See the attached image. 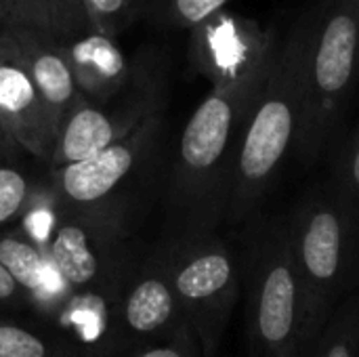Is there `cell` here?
I'll return each instance as SVG.
<instances>
[{
	"instance_id": "277c9868",
	"label": "cell",
	"mask_w": 359,
	"mask_h": 357,
	"mask_svg": "<svg viewBox=\"0 0 359 357\" xmlns=\"http://www.w3.org/2000/svg\"><path fill=\"white\" fill-rule=\"evenodd\" d=\"M242 229L248 357H303L305 307L290 219L255 217Z\"/></svg>"
},
{
	"instance_id": "d6986e66",
	"label": "cell",
	"mask_w": 359,
	"mask_h": 357,
	"mask_svg": "<svg viewBox=\"0 0 359 357\" xmlns=\"http://www.w3.org/2000/svg\"><path fill=\"white\" fill-rule=\"evenodd\" d=\"M229 0H145V11L172 29H196L217 13L225 11Z\"/></svg>"
},
{
	"instance_id": "44dd1931",
	"label": "cell",
	"mask_w": 359,
	"mask_h": 357,
	"mask_svg": "<svg viewBox=\"0 0 359 357\" xmlns=\"http://www.w3.org/2000/svg\"><path fill=\"white\" fill-rule=\"evenodd\" d=\"M328 183L359 223V130L341 151Z\"/></svg>"
},
{
	"instance_id": "ac0fdd59",
	"label": "cell",
	"mask_w": 359,
	"mask_h": 357,
	"mask_svg": "<svg viewBox=\"0 0 359 357\" xmlns=\"http://www.w3.org/2000/svg\"><path fill=\"white\" fill-rule=\"evenodd\" d=\"M309 357H359V292L334 311Z\"/></svg>"
},
{
	"instance_id": "8992f818",
	"label": "cell",
	"mask_w": 359,
	"mask_h": 357,
	"mask_svg": "<svg viewBox=\"0 0 359 357\" xmlns=\"http://www.w3.org/2000/svg\"><path fill=\"white\" fill-rule=\"evenodd\" d=\"M55 202V200H53ZM130 210H76L55 204L42 242L67 299L118 295L139 259L130 248Z\"/></svg>"
},
{
	"instance_id": "5bb4252c",
	"label": "cell",
	"mask_w": 359,
	"mask_h": 357,
	"mask_svg": "<svg viewBox=\"0 0 359 357\" xmlns=\"http://www.w3.org/2000/svg\"><path fill=\"white\" fill-rule=\"evenodd\" d=\"M0 263L32 303L34 318L50 324L67 301V292L44 246L21 223L0 229Z\"/></svg>"
},
{
	"instance_id": "ffe728a7",
	"label": "cell",
	"mask_w": 359,
	"mask_h": 357,
	"mask_svg": "<svg viewBox=\"0 0 359 357\" xmlns=\"http://www.w3.org/2000/svg\"><path fill=\"white\" fill-rule=\"evenodd\" d=\"M84 11L90 29L118 38V34L145 13V0H84Z\"/></svg>"
},
{
	"instance_id": "7402d4cb",
	"label": "cell",
	"mask_w": 359,
	"mask_h": 357,
	"mask_svg": "<svg viewBox=\"0 0 359 357\" xmlns=\"http://www.w3.org/2000/svg\"><path fill=\"white\" fill-rule=\"evenodd\" d=\"M48 34L57 40H69L90 29L84 0H44Z\"/></svg>"
},
{
	"instance_id": "6da1fadb",
	"label": "cell",
	"mask_w": 359,
	"mask_h": 357,
	"mask_svg": "<svg viewBox=\"0 0 359 357\" xmlns=\"http://www.w3.org/2000/svg\"><path fill=\"white\" fill-rule=\"evenodd\" d=\"M278 44L257 63L215 82L183 126L166 191L168 240L217 234L223 225L238 143L267 82Z\"/></svg>"
},
{
	"instance_id": "9c48e42d",
	"label": "cell",
	"mask_w": 359,
	"mask_h": 357,
	"mask_svg": "<svg viewBox=\"0 0 359 357\" xmlns=\"http://www.w3.org/2000/svg\"><path fill=\"white\" fill-rule=\"evenodd\" d=\"M185 326L170 284L164 244H160L141 255L124 280L111 322L109 357H126L177 335Z\"/></svg>"
},
{
	"instance_id": "ba28073f",
	"label": "cell",
	"mask_w": 359,
	"mask_h": 357,
	"mask_svg": "<svg viewBox=\"0 0 359 357\" xmlns=\"http://www.w3.org/2000/svg\"><path fill=\"white\" fill-rule=\"evenodd\" d=\"M162 112L88 160L50 168L48 191L57 206L76 210H130L128 191L139 187L158 156Z\"/></svg>"
},
{
	"instance_id": "8fae6325",
	"label": "cell",
	"mask_w": 359,
	"mask_h": 357,
	"mask_svg": "<svg viewBox=\"0 0 359 357\" xmlns=\"http://www.w3.org/2000/svg\"><path fill=\"white\" fill-rule=\"evenodd\" d=\"M0 124L23 154L50 160L57 133L6 27L0 32Z\"/></svg>"
},
{
	"instance_id": "3957f363",
	"label": "cell",
	"mask_w": 359,
	"mask_h": 357,
	"mask_svg": "<svg viewBox=\"0 0 359 357\" xmlns=\"http://www.w3.org/2000/svg\"><path fill=\"white\" fill-rule=\"evenodd\" d=\"M288 219L305 307L303 357H309L334 311L359 292V223L330 183L311 189Z\"/></svg>"
},
{
	"instance_id": "5b68a950",
	"label": "cell",
	"mask_w": 359,
	"mask_h": 357,
	"mask_svg": "<svg viewBox=\"0 0 359 357\" xmlns=\"http://www.w3.org/2000/svg\"><path fill=\"white\" fill-rule=\"evenodd\" d=\"M359 76V0H322L305 61L303 112L294 154L316 162L330 145Z\"/></svg>"
},
{
	"instance_id": "7c38bea8",
	"label": "cell",
	"mask_w": 359,
	"mask_h": 357,
	"mask_svg": "<svg viewBox=\"0 0 359 357\" xmlns=\"http://www.w3.org/2000/svg\"><path fill=\"white\" fill-rule=\"evenodd\" d=\"M278 42L276 29H261L250 19L221 11L191 32V59L215 84L257 63Z\"/></svg>"
},
{
	"instance_id": "7a4b0ae2",
	"label": "cell",
	"mask_w": 359,
	"mask_h": 357,
	"mask_svg": "<svg viewBox=\"0 0 359 357\" xmlns=\"http://www.w3.org/2000/svg\"><path fill=\"white\" fill-rule=\"evenodd\" d=\"M311 32L313 11L303 15L278 44L271 72L246 120L233 158L223 213L227 227H244L259 217L265 196L297 149Z\"/></svg>"
},
{
	"instance_id": "9a60e30c",
	"label": "cell",
	"mask_w": 359,
	"mask_h": 357,
	"mask_svg": "<svg viewBox=\"0 0 359 357\" xmlns=\"http://www.w3.org/2000/svg\"><path fill=\"white\" fill-rule=\"evenodd\" d=\"M84 101L107 103L135 78V69L114 36L88 29L76 38L59 40Z\"/></svg>"
},
{
	"instance_id": "30bf717a",
	"label": "cell",
	"mask_w": 359,
	"mask_h": 357,
	"mask_svg": "<svg viewBox=\"0 0 359 357\" xmlns=\"http://www.w3.org/2000/svg\"><path fill=\"white\" fill-rule=\"evenodd\" d=\"M160 112V84L139 72L135 74L133 82L111 101L101 105L80 101L57 133V141L48 160L50 168L93 158Z\"/></svg>"
},
{
	"instance_id": "cb8c5ba5",
	"label": "cell",
	"mask_w": 359,
	"mask_h": 357,
	"mask_svg": "<svg viewBox=\"0 0 359 357\" xmlns=\"http://www.w3.org/2000/svg\"><path fill=\"white\" fill-rule=\"evenodd\" d=\"M6 25H29L46 29V11L44 0H0Z\"/></svg>"
},
{
	"instance_id": "4fadbf2b",
	"label": "cell",
	"mask_w": 359,
	"mask_h": 357,
	"mask_svg": "<svg viewBox=\"0 0 359 357\" xmlns=\"http://www.w3.org/2000/svg\"><path fill=\"white\" fill-rule=\"evenodd\" d=\"M6 29L23 57V63L46 107L55 133H59L65 118L76 109L80 101H84L76 86L61 42L46 29L29 25H6Z\"/></svg>"
},
{
	"instance_id": "e0dca14e",
	"label": "cell",
	"mask_w": 359,
	"mask_h": 357,
	"mask_svg": "<svg viewBox=\"0 0 359 357\" xmlns=\"http://www.w3.org/2000/svg\"><path fill=\"white\" fill-rule=\"evenodd\" d=\"M40 196L36 179L15 162L0 164V229L19 225Z\"/></svg>"
},
{
	"instance_id": "484cf974",
	"label": "cell",
	"mask_w": 359,
	"mask_h": 357,
	"mask_svg": "<svg viewBox=\"0 0 359 357\" xmlns=\"http://www.w3.org/2000/svg\"><path fill=\"white\" fill-rule=\"evenodd\" d=\"M19 154H23V151L19 149V145L8 137V133L0 124V164L15 162L19 158Z\"/></svg>"
},
{
	"instance_id": "4316f807",
	"label": "cell",
	"mask_w": 359,
	"mask_h": 357,
	"mask_svg": "<svg viewBox=\"0 0 359 357\" xmlns=\"http://www.w3.org/2000/svg\"><path fill=\"white\" fill-rule=\"evenodd\" d=\"M6 27V19H4V13H2V6H0V32Z\"/></svg>"
},
{
	"instance_id": "d4e9b609",
	"label": "cell",
	"mask_w": 359,
	"mask_h": 357,
	"mask_svg": "<svg viewBox=\"0 0 359 357\" xmlns=\"http://www.w3.org/2000/svg\"><path fill=\"white\" fill-rule=\"evenodd\" d=\"M23 311L34 314L32 303L27 301V297L21 292L17 282L8 276V271L0 263V316H17Z\"/></svg>"
},
{
	"instance_id": "52a82bcc",
	"label": "cell",
	"mask_w": 359,
	"mask_h": 357,
	"mask_svg": "<svg viewBox=\"0 0 359 357\" xmlns=\"http://www.w3.org/2000/svg\"><path fill=\"white\" fill-rule=\"evenodd\" d=\"M162 244L175 297L202 357H217L244 288L242 250L219 231Z\"/></svg>"
},
{
	"instance_id": "2e32d148",
	"label": "cell",
	"mask_w": 359,
	"mask_h": 357,
	"mask_svg": "<svg viewBox=\"0 0 359 357\" xmlns=\"http://www.w3.org/2000/svg\"><path fill=\"white\" fill-rule=\"evenodd\" d=\"M0 357H78L65 339L42 320L0 316Z\"/></svg>"
},
{
	"instance_id": "603a6c76",
	"label": "cell",
	"mask_w": 359,
	"mask_h": 357,
	"mask_svg": "<svg viewBox=\"0 0 359 357\" xmlns=\"http://www.w3.org/2000/svg\"><path fill=\"white\" fill-rule=\"evenodd\" d=\"M126 357H202V349H200V343H198L194 330L189 326H185L177 335H172L164 341L145 345V347L128 353Z\"/></svg>"
}]
</instances>
